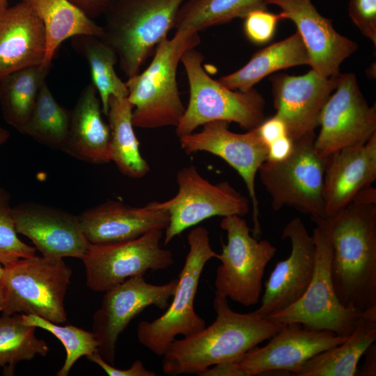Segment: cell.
Wrapping results in <instances>:
<instances>
[{
	"instance_id": "1",
	"label": "cell",
	"mask_w": 376,
	"mask_h": 376,
	"mask_svg": "<svg viewBox=\"0 0 376 376\" xmlns=\"http://www.w3.org/2000/svg\"><path fill=\"white\" fill-rule=\"evenodd\" d=\"M312 221L329 237L340 303L359 312L376 307V189L370 186L334 215Z\"/></svg>"
},
{
	"instance_id": "2",
	"label": "cell",
	"mask_w": 376,
	"mask_h": 376,
	"mask_svg": "<svg viewBox=\"0 0 376 376\" xmlns=\"http://www.w3.org/2000/svg\"><path fill=\"white\" fill-rule=\"evenodd\" d=\"M214 321L200 331L175 339L162 356V370L170 376L196 374L221 363L238 361L253 347L269 340L285 324L253 311L231 309L227 297L215 291Z\"/></svg>"
},
{
	"instance_id": "3",
	"label": "cell",
	"mask_w": 376,
	"mask_h": 376,
	"mask_svg": "<svg viewBox=\"0 0 376 376\" xmlns=\"http://www.w3.org/2000/svg\"><path fill=\"white\" fill-rule=\"evenodd\" d=\"M200 42L199 32L194 29H178L171 38L159 42L142 72L127 79L134 127L155 129L178 125L185 110L178 86V67L184 53Z\"/></svg>"
},
{
	"instance_id": "4",
	"label": "cell",
	"mask_w": 376,
	"mask_h": 376,
	"mask_svg": "<svg viewBox=\"0 0 376 376\" xmlns=\"http://www.w3.org/2000/svg\"><path fill=\"white\" fill-rule=\"evenodd\" d=\"M185 0H119L105 15L100 37L118 56L128 78L139 72L147 58L174 28Z\"/></svg>"
},
{
	"instance_id": "5",
	"label": "cell",
	"mask_w": 376,
	"mask_h": 376,
	"mask_svg": "<svg viewBox=\"0 0 376 376\" xmlns=\"http://www.w3.org/2000/svg\"><path fill=\"white\" fill-rule=\"evenodd\" d=\"M204 56L191 49L182 55L189 99L175 127L179 138L207 123L234 122L246 130L257 128L265 120V100L253 88L248 91L230 89L210 77L203 68Z\"/></svg>"
},
{
	"instance_id": "6",
	"label": "cell",
	"mask_w": 376,
	"mask_h": 376,
	"mask_svg": "<svg viewBox=\"0 0 376 376\" xmlns=\"http://www.w3.org/2000/svg\"><path fill=\"white\" fill-rule=\"evenodd\" d=\"M189 251L180 272L178 285L166 311L152 321H141L136 329L139 343L159 357H162L178 335L189 336L206 327L205 321L194 310V299L205 264L219 259L210 245L209 232L197 226L187 235Z\"/></svg>"
},
{
	"instance_id": "7",
	"label": "cell",
	"mask_w": 376,
	"mask_h": 376,
	"mask_svg": "<svg viewBox=\"0 0 376 376\" xmlns=\"http://www.w3.org/2000/svg\"><path fill=\"white\" fill-rule=\"evenodd\" d=\"M71 268L63 258L36 255L3 267V314H33L57 324L67 321L65 297Z\"/></svg>"
},
{
	"instance_id": "8",
	"label": "cell",
	"mask_w": 376,
	"mask_h": 376,
	"mask_svg": "<svg viewBox=\"0 0 376 376\" xmlns=\"http://www.w3.org/2000/svg\"><path fill=\"white\" fill-rule=\"evenodd\" d=\"M315 133L293 141L290 155L279 162L266 160L258 173L271 198L272 207H292L311 219L326 218L323 198L327 158L315 147Z\"/></svg>"
},
{
	"instance_id": "9",
	"label": "cell",
	"mask_w": 376,
	"mask_h": 376,
	"mask_svg": "<svg viewBox=\"0 0 376 376\" xmlns=\"http://www.w3.org/2000/svg\"><path fill=\"white\" fill-rule=\"evenodd\" d=\"M312 235L315 264L308 287L294 304L266 318L282 324L297 322L309 329L330 331L347 338L363 312L344 306L336 294L331 274L332 246L324 228L316 224Z\"/></svg>"
},
{
	"instance_id": "10",
	"label": "cell",
	"mask_w": 376,
	"mask_h": 376,
	"mask_svg": "<svg viewBox=\"0 0 376 376\" xmlns=\"http://www.w3.org/2000/svg\"><path fill=\"white\" fill-rule=\"evenodd\" d=\"M220 227L226 232L227 243L221 242L215 291L244 306L255 305L260 298L265 267L276 248L267 240L258 241L252 236L242 217H224Z\"/></svg>"
},
{
	"instance_id": "11",
	"label": "cell",
	"mask_w": 376,
	"mask_h": 376,
	"mask_svg": "<svg viewBox=\"0 0 376 376\" xmlns=\"http://www.w3.org/2000/svg\"><path fill=\"white\" fill-rule=\"evenodd\" d=\"M178 193L164 201H154L156 207L169 214L165 229L164 245L185 230L213 217H244L250 210V201L228 181L212 184L193 166H185L176 175Z\"/></svg>"
},
{
	"instance_id": "12",
	"label": "cell",
	"mask_w": 376,
	"mask_h": 376,
	"mask_svg": "<svg viewBox=\"0 0 376 376\" xmlns=\"http://www.w3.org/2000/svg\"><path fill=\"white\" fill-rule=\"evenodd\" d=\"M162 237L163 230H155L121 243L88 244L81 258L87 287L105 292L130 277L144 276L149 270L168 269L174 258L171 250L161 246Z\"/></svg>"
},
{
	"instance_id": "13",
	"label": "cell",
	"mask_w": 376,
	"mask_h": 376,
	"mask_svg": "<svg viewBox=\"0 0 376 376\" xmlns=\"http://www.w3.org/2000/svg\"><path fill=\"white\" fill-rule=\"evenodd\" d=\"M178 281L176 278L162 285H154L139 275L104 292L101 305L93 316L92 332L105 361L113 366L118 337L136 315L150 306L167 308Z\"/></svg>"
},
{
	"instance_id": "14",
	"label": "cell",
	"mask_w": 376,
	"mask_h": 376,
	"mask_svg": "<svg viewBox=\"0 0 376 376\" xmlns=\"http://www.w3.org/2000/svg\"><path fill=\"white\" fill-rule=\"evenodd\" d=\"M315 139L319 155L327 157L344 148L363 145L376 134V108L370 106L353 73L340 74L320 113Z\"/></svg>"
},
{
	"instance_id": "15",
	"label": "cell",
	"mask_w": 376,
	"mask_h": 376,
	"mask_svg": "<svg viewBox=\"0 0 376 376\" xmlns=\"http://www.w3.org/2000/svg\"><path fill=\"white\" fill-rule=\"evenodd\" d=\"M229 122L216 120L203 125L198 132L179 137L181 148L189 155L204 151L218 156L233 167L244 180L252 208L253 236L261 233L259 203L256 191V178L267 158L268 146L262 140L258 127L245 133L229 130Z\"/></svg>"
},
{
	"instance_id": "16",
	"label": "cell",
	"mask_w": 376,
	"mask_h": 376,
	"mask_svg": "<svg viewBox=\"0 0 376 376\" xmlns=\"http://www.w3.org/2000/svg\"><path fill=\"white\" fill-rule=\"evenodd\" d=\"M347 338L330 331H318L297 322L285 324L263 346L247 352L239 361L246 376L272 372L296 374L316 354L336 346Z\"/></svg>"
},
{
	"instance_id": "17",
	"label": "cell",
	"mask_w": 376,
	"mask_h": 376,
	"mask_svg": "<svg viewBox=\"0 0 376 376\" xmlns=\"http://www.w3.org/2000/svg\"><path fill=\"white\" fill-rule=\"evenodd\" d=\"M339 75L327 77L311 69L302 75L279 73L269 77L275 116L284 123L287 136L292 141L315 133L322 110L336 88Z\"/></svg>"
},
{
	"instance_id": "18",
	"label": "cell",
	"mask_w": 376,
	"mask_h": 376,
	"mask_svg": "<svg viewBox=\"0 0 376 376\" xmlns=\"http://www.w3.org/2000/svg\"><path fill=\"white\" fill-rule=\"evenodd\" d=\"M282 239L291 243L289 256L276 263L265 282L261 305L253 312L268 318L297 302L312 279L315 264V245L299 217L293 218L284 227Z\"/></svg>"
},
{
	"instance_id": "19",
	"label": "cell",
	"mask_w": 376,
	"mask_h": 376,
	"mask_svg": "<svg viewBox=\"0 0 376 376\" xmlns=\"http://www.w3.org/2000/svg\"><path fill=\"white\" fill-rule=\"evenodd\" d=\"M276 5L282 19L297 26L310 57V66L327 77L338 76L341 63L358 49L354 41L338 33L331 20L318 13L311 0H265Z\"/></svg>"
},
{
	"instance_id": "20",
	"label": "cell",
	"mask_w": 376,
	"mask_h": 376,
	"mask_svg": "<svg viewBox=\"0 0 376 376\" xmlns=\"http://www.w3.org/2000/svg\"><path fill=\"white\" fill-rule=\"evenodd\" d=\"M17 233L27 237L42 256L81 259L88 242L78 216L58 208L34 203L13 207Z\"/></svg>"
},
{
	"instance_id": "21",
	"label": "cell",
	"mask_w": 376,
	"mask_h": 376,
	"mask_svg": "<svg viewBox=\"0 0 376 376\" xmlns=\"http://www.w3.org/2000/svg\"><path fill=\"white\" fill-rule=\"evenodd\" d=\"M88 242L107 245L136 239L155 230H164L169 213L156 207L154 201L143 207H132L109 200L78 215Z\"/></svg>"
},
{
	"instance_id": "22",
	"label": "cell",
	"mask_w": 376,
	"mask_h": 376,
	"mask_svg": "<svg viewBox=\"0 0 376 376\" xmlns=\"http://www.w3.org/2000/svg\"><path fill=\"white\" fill-rule=\"evenodd\" d=\"M376 180V134L363 145L339 150L327 158L323 198L326 217L345 207Z\"/></svg>"
},
{
	"instance_id": "23",
	"label": "cell",
	"mask_w": 376,
	"mask_h": 376,
	"mask_svg": "<svg viewBox=\"0 0 376 376\" xmlns=\"http://www.w3.org/2000/svg\"><path fill=\"white\" fill-rule=\"evenodd\" d=\"M45 50L44 26L29 4L21 1L0 10V79L42 64Z\"/></svg>"
},
{
	"instance_id": "24",
	"label": "cell",
	"mask_w": 376,
	"mask_h": 376,
	"mask_svg": "<svg viewBox=\"0 0 376 376\" xmlns=\"http://www.w3.org/2000/svg\"><path fill=\"white\" fill-rule=\"evenodd\" d=\"M102 104L93 84L81 92L71 111V120L63 152L94 164L108 163L111 131L102 118Z\"/></svg>"
},
{
	"instance_id": "25",
	"label": "cell",
	"mask_w": 376,
	"mask_h": 376,
	"mask_svg": "<svg viewBox=\"0 0 376 376\" xmlns=\"http://www.w3.org/2000/svg\"><path fill=\"white\" fill-rule=\"evenodd\" d=\"M309 65L308 50L298 31L279 42L258 50L243 67L222 76L219 82L227 88L248 91L272 73L293 66Z\"/></svg>"
},
{
	"instance_id": "26",
	"label": "cell",
	"mask_w": 376,
	"mask_h": 376,
	"mask_svg": "<svg viewBox=\"0 0 376 376\" xmlns=\"http://www.w3.org/2000/svg\"><path fill=\"white\" fill-rule=\"evenodd\" d=\"M376 340V307L363 311L353 333L342 343L307 361L297 376H353L367 348Z\"/></svg>"
},
{
	"instance_id": "27",
	"label": "cell",
	"mask_w": 376,
	"mask_h": 376,
	"mask_svg": "<svg viewBox=\"0 0 376 376\" xmlns=\"http://www.w3.org/2000/svg\"><path fill=\"white\" fill-rule=\"evenodd\" d=\"M29 4L45 29L46 50L42 65L51 66L56 51L68 38L81 34L101 37L103 27L68 0H21Z\"/></svg>"
},
{
	"instance_id": "28",
	"label": "cell",
	"mask_w": 376,
	"mask_h": 376,
	"mask_svg": "<svg viewBox=\"0 0 376 376\" xmlns=\"http://www.w3.org/2000/svg\"><path fill=\"white\" fill-rule=\"evenodd\" d=\"M107 116L111 131L109 160L125 175L134 179L145 177L149 164L142 157L132 123L133 106L127 96H111Z\"/></svg>"
},
{
	"instance_id": "29",
	"label": "cell",
	"mask_w": 376,
	"mask_h": 376,
	"mask_svg": "<svg viewBox=\"0 0 376 376\" xmlns=\"http://www.w3.org/2000/svg\"><path fill=\"white\" fill-rule=\"evenodd\" d=\"M51 66L16 70L0 79V106L6 122L18 130L28 120Z\"/></svg>"
},
{
	"instance_id": "30",
	"label": "cell",
	"mask_w": 376,
	"mask_h": 376,
	"mask_svg": "<svg viewBox=\"0 0 376 376\" xmlns=\"http://www.w3.org/2000/svg\"><path fill=\"white\" fill-rule=\"evenodd\" d=\"M77 53L88 63L92 84L99 95L102 113L107 116L111 96H127L128 89L115 71L118 56L113 47L101 38L81 34L71 38Z\"/></svg>"
},
{
	"instance_id": "31",
	"label": "cell",
	"mask_w": 376,
	"mask_h": 376,
	"mask_svg": "<svg viewBox=\"0 0 376 376\" xmlns=\"http://www.w3.org/2000/svg\"><path fill=\"white\" fill-rule=\"evenodd\" d=\"M70 120L71 111L56 102L45 81L28 120L17 131L47 147L63 150Z\"/></svg>"
},
{
	"instance_id": "32",
	"label": "cell",
	"mask_w": 376,
	"mask_h": 376,
	"mask_svg": "<svg viewBox=\"0 0 376 376\" xmlns=\"http://www.w3.org/2000/svg\"><path fill=\"white\" fill-rule=\"evenodd\" d=\"M265 0H185L177 13L174 28L198 32L244 18L254 9L266 8Z\"/></svg>"
},
{
	"instance_id": "33",
	"label": "cell",
	"mask_w": 376,
	"mask_h": 376,
	"mask_svg": "<svg viewBox=\"0 0 376 376\" xmlns=\"http://www.w3.org/2000/svg\"><path fill=\"white\" fill-rule=\"evenodd\" d=\"M36 329L23 322L22 314L0 316V368L7 375H13L19 362L49 352L47 343L36 336Z\"/></svg>"
},
{
	"instance_id": "34",
	"label": "cell",
	"mask_w": 376,
	"mask_h": 376,
	"mask_svg": "<svg viewBox=\"0 0 376 376\" xmlns=\"http://www.w3.org/2000/svg\"><path fill=\"white\" fill-rule=\"evenodd\" d=\"M22 318L26 325L45 329L62 343L66 357L56 376L68 375L79 359L98 351V343L92 331L71 324L61 325L33 314H22Z\"/></svg>"
},
{
	"instance_id": "35",
	"label": "cell",
	"mask_w": 376,
	"mask_h": 376,
	"mask_svg": "<svg viewBox=\"0 0 376 376\" xmlns=\"http://www.w3.org/2000/svg\"><path fill=\"white\" fill-rule=\"evenodd\" d=\"M17 234L10 194L0 187V263L3 267L36 255V248L22 242Z\"/></svg>"
},
{
	"instance_id": "36",
	"label": "cell",
	"mask_w": 376,
	"mask_h": 376,
	"mask_svg": "<svg viewBox=\"0 0 376 376\" xmlns=\"http://www.w3.org/2000/svg\"><path fill=\"white\" fill-rule=\"evenodd\" d=\"M244 19L245 35L256 44L269 41L274 34L278 22L282 19L279 14L271 13L266 8L254 9Z\"/></svg>"
},
{
	"instance_id": "37",
	"label": "cell",
	"mask_w": 376,
	"mask_h": 376,
	"mask_svg": "<svg viewBox=\"0 0 376 376\" xmlns=\"http://www.w3.org/2000/svg\"><path fill=\"white\" fill-rule=\"evenodd\" d=\"M348 10L361 33L376 46V0H350Z\"/></svg>"
},
{
	"instance_id": "38",
	"label": "cell",
	"mask_w": 376,
	"mask_h": 376,
	"mask_svg": "<svg viewBox=\"0 0 376 376\" xmlns=\"http://www.w3.org/2000/svg\"><path fill=\"white\" fill-rule=\"evenodd\" d=\"M91 362L99 366L109 376H155L154 371L148 370L143 362L136 360L127 369H118L105 361L99 351L87 357Z\"/></svg>"
},
{
	"instance_id": "39",
	"label": "cell",
	"mask_w": 376,
	"mask_h": 376,
	"mask_svg": "<svg viewBox=\"0 0 376 376\" xmlns=\"http://www.w3.org/2000/svg\"><path fill=\"white\" fill-rule=\"evenodd\" d=\"M86 17L93 19L107 13L119 0H68Z\"/></svg>"
},
{
	"instance_id": "40",
	"label": "cell",
	"mask_w": 376,
	"mask_h": 376,
	"mask_svg": "<svg viewBox=\"0 0 376 376\" xmlns=\"http://www.w3.org/2000/svg\"><path fill=\"white\" fill-rule=\"evenodd\" d=\"M258 133L262 140L268 146L273 141L287 136L284 123L276 116L264 121L258 127Z\"/></svg>"
},
{
	"instance_id": "41",
	"label": "cell",
	"mask_w": 376,
	"mask_h": 376,
	"mask_svg": "<svg viewBox=\"0 0 376 376\" xmlns=\"http://www.w3.org/2000/svg\"><path fill=\"white\" fill-rule=\"evenodd\" d=\"M293 141L288 136H283L268 146L267 158L266 160L279 162L287 158L291 153Z\"/></svg>"
},
{
	"instance_id": "42",
	"label": "cell",
	"mask_w": 376,
	"mask_h": 376,
	"mask_svg": "<svg viewBox=\"0 0 376 376\" xmlns=\"http://www.w3.org/2000/svg\"><path fill=\"white\" fill-rule=\"evenodd\" d=\"M199 376H246L241 368L239 361L218 363L214 365Z\"/></svg>"
},
{
	"instance_id": "43",
	"label": "cell",
	"mask_w": 376,
	"mask_h": 376,
	"mask_svg": "<svg viewBox=\"0 0 376 376\" xmlns=\"http://www.w3.org/2000/svg\"><path fill=\"white\" fill-rule=\"evenodd\" d=\"M366 360L361 372V375H376V346L373 343L366 350Z\"/></svg>"
},
{
	"instance_id": "44",
	"label": "cell",
	"mask_w": 376,
	"mask_h": 376,
	"mask_svg": "<svg viewBox=\"0 0 376 376\" xmlns=\"http://www.w3.org/2000/svg\"><path fill=\"white\" fill-rule=\"evenodd\" d=\"M9 137V132L0 125V146L6 142Z\"/></svg>"
},
{
	"instance_id": "45",
	"label": "cell",
	"mask_w": 376,
	"mask_h": 376,
	"mask_svg": "<svg viewBox=\"0 0 376 376\" xmlns=\"http://www.w3.org/2000/svg\"><path fill=\"white\" fill-rule=\"evenodd\" d=\"M3 302H4V290H3V285L0 281V312L2 311Z\"/></svg>"
},
{
	"instance_id": "46",
	"label": "cell",
	"mask_w": 376,
	"mask_h": 376,
	"mask_svg": "<svg viewBox=\"0 0 376 376\" xmlns=\"http://www.w3.org/2000/svg\"><path fill=\"white\" fill-rule=\"evenodd\" d=\"M8 7V3L7 0H0V10H2Z\"/></svg>"
},
{
	"instance_id": "47",
	"label": "cell",
	"mask_w": 376,
	"mask_h": 376,
	"mask_svg": "<svg viewBox=\"0 0 376 376\" xmlns=\"http://www.w3.org/2000/svg\"><path fill=\"white\" fill-rule=\"evenodd\" d=\"M3 272V266L0 263V279L2 276Z\"/></svg>"
}]
</instances>
